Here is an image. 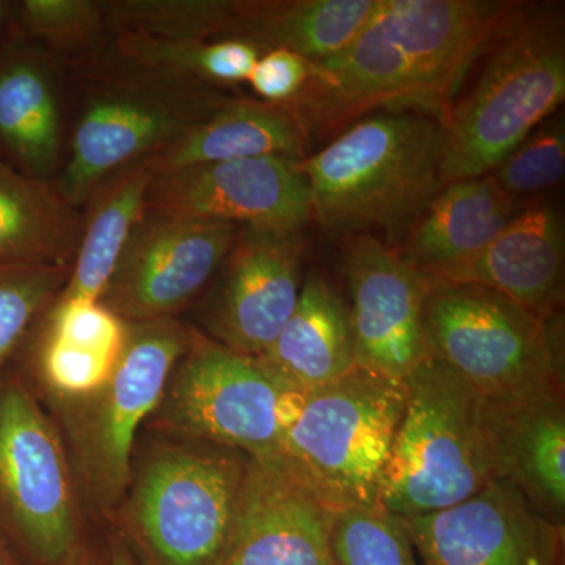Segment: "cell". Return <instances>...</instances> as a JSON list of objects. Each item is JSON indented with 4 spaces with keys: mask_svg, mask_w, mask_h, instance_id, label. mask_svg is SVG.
Segmentation results:
<instances>
[{
    "mask_svg": "<svg viewBox=\"0 0 565 565\" xmlns=\"http://www.w3.org/2000/svg\"><path fill=\"white\" fill-rule=\"evenodd\" d=\"M305 396L258 359L193 330L156 411V423L173 437L247 457L273 456L299 418Z\"/></svg>",
    "mask_w": 565,
    "mask_h": 565,
    "instance_id": "obj_8",
    "label": "cell"
},
{
    "mask_svg": "<svg viewBox=\"0 0 565 565\" xmlns=\"http://www.w3.org/2000/svg\"><path fill=\"white\" fill-rule=\"evenodd\" d=\"M247 460L189 438L151 446L111 516L137 563L225 564Z\"/></svg>",
    "mask_w": 565,
    "mask_h": 565,
    "instance_id": "obj_4",
    "label": "cell"
},
{
    "mask_svg": "<svg viewBox=\"0 0 565 565\" xmlns=\"http://www.w3.org/2000/svg\"><path fill=\"white\" fill-rule=\"evenodd\" d=\"M484 70L445 126L441 180L484 177L565 98V33L559 7H526L486 51Z\"/></svg>",
    "mask_w": 565,
    "mask_h": 565,
    "instance_id": "obj_3",
    "label": "cell"
},
{
    "mask_svg": "<svg viewBox=\"0 0 565 565\" xmlns=\"http://www.w3.org/2000/svg\"><path fill=\"white\" fill-rule=\"evenodd\" d=\"M103 565H140L120 537H114L104 556Z\"/></svg>",
    "mask_w": 565,
    "mask_h": 565,
    "instance_id": "obj_35",
    "label": "cell"
},
{
    "mask_svg": "<svg viewBox=\"0 0 565 565\" xmlns=\"http://www.w3.org/2000/svg\"><path fill=\"white\" fill-rule=\"evenodd\" d=\"M311 73V62L296 52L275 47L264 51L253 66L247 84L259 102L288 104L303 90Z\"/></svg>",
    "mask_w": 565,
    "mask_h": 565,
    "instance_id": "obj_34",
    "label": "cell"
},
{
    "mask_svg": "<svg viewBox=\"0 0 565 565\" xmlns=\"http://www.w3.org/2000/svg\"><path fill=\"white\" fill-rule=\"evenodd\" d=\"M563 315L541 319L501 294L429 280L427 353L490 404L564 394Z\"/></svg>",
    "mask_w": 565,
    "mask_h": 565,
    "instance_id": "obj_6",
    "label": "cell"
},
{
    "mask_svg": "<svg viewBox=\"0 0 565 565\" xmlns=\"http://www.w3.org/2000/svg\"><path fill=\"white\" fill-rule=\"evenodd\" d=\"M377 7L379 0H237L232 40L321 63L344 51Z\"/></svg>",
    "mask_w": 565,
    "mask_h": 565,
    "instance_id": "obj_26",
    "label": "cell"
},
{
    "mask_svg": "<svg viewBox=\"0 0 565 565\" xmlns=\"http://www.w3.org/2000/svg\"><path fill=\"white\" fill-rule=\"evenodd\" d=\"M401 522L422 565H565L564 525L501 479L463 503Z\"/></svg>",
    "mask_w": 565,
    "mask_h": 565,
    "instance_id": "obj_15",
    "label": "cell"
},
{
    "mask_svg": "<svg viewBox=\"0 0 565 565\" xmlns=\"http://www.w3.org/2000/svg\"><path fill=\"white\" fill-rule=\"evenodd\" d=\"M33 329L32 370L39 384L62 404L98 393L117 370L128 322L102 300L57 299Z\"/></svg>",
    "mask_w": 565,
    "mask_h": 565,
    "instance_id": "obj_20",
    "label": "cell"
},
{
    "mask_svg": "<svg viewBox=\"0 0 565 565\" xmlns=\"http://www.w3.org/2000/svg\"><path fill=\"white\" fill-rule=\"evenodd\" d=\"M344 274L356 366L405 381L429 359L424 334L429 278L401 250L364 233L349 243Z\"/></svg>",
    "mask_w": 565,
    "mask_h": 565,
    "instance_id": "obj_14",
    "label": "cell"
},
{
    "mask_svg": "<svg viewBox=\"0 0 565 565\" xmlns=\"http://www.w3.org/2000/svg\"><path fill=\"white\" fill-rule=\"evenodd\" d=\"M258 360L305 393L355 370L348 305L334 286L321 275L307 278L291 318Z\"/></svg>",
    "mask_w": 565,
    "mask_h": 565,
    "instance_id": "obj_24",
    "label": "cell"
},
{
    "mask_svg": "<svg viewBox=\"0 0 565 565\" xmlns=\"http://www.w3.org/2000/svg\"><path fill=\"white\" fill-rule=\"evenodd\" d=\"M14 32L54 55L87 54L106 35L102 0L13 2Z\"/></svg>",
    "mask_w": 565,
    "mask_h": 565,
    "instance_id": "obj_31",
    "label": "cell"
},
{
    "mask_svg": "<svg viewBox=\"0 0 565 565\" xmlns=\"http://www.w3.org/2000/svg\"><path fill=\"white\" fill-rule=\"evenodd\" d=\"M405 397L404 381L356 366L307 393L278 455L338 511L379 504Z\"/></svg>",
    "mask_w": 565,
    "mask_h": 565,
    "instance_id": "obj_7",
    "label": "cell"
},
{
    "mask_svg": "<svg viewBox=\"0 0 565 565\" xmlns=\"http://www.w3.org/2000/svg\"><path fill=\"white\" fill-rule=\"evenodd\" d=\"M54 55L17 32L0 47V161L52 181L63 166L65 117Z\"/></svg>",
    "mask_w": 565,
    "mask_h": 565,
    "instance_id": "obj_19",
    "label": "cell"
},
{
    "mask_svg": "<svg viewBox=\"0 0 565 565\" xmlns=\"http://www.w3.org/2000/svg\"><path fill=\"white\" fill-rule=\"evenodd\" d=\"M154 173L151 159H145L114 174L92 193L85 203L76 258L57 299L102 300L126 245L147 214Z\"/></svg>",
    "mask_w": 565,
    "mask_h": 565,
    "instance_id": "obj_27",
    "label": "cell"
},
{
    "mask_svg": "<svg viewBox=\"0 0 565 565\" xmlns=\"http://www.w3.org/2000/svg\"><path fill=\"white\" fill-rule=\"evenodd\" d=\"M404 382V414L377 497L399 519L444 511L497 481L484 399L430 356Z\"/></svg>",
    "mask_w": 565,
    "mask_h": 565,
    "instance_id": "obj_5",
    "label": "cell"
},
{
    "mask_svg": "<svg viewBox=\"0 0 565 565\" xmlns=\"http://www.w3.org/2000/svg\"><path fill=\"white\" fill-rule=\"evenodd\" d=\"M300 233L241 230L204 315L207 337L259 359L291 318L302 289Z\"/></svg>",
    "mask_w": 565,
    "mask_h": 565,
    "instance_id": "obj_16",
    "label": "cell"
},
{
    "mask_svg": "<svg viewBox=\"0 0 565 565\" xmlns=\"http://www.w3.org/2000/svg\"><path fill=\"white\" fill-rule=\"evenodd\" d=\"M308 139L285 104L230 98L169 148L152 156L156 173L199 163L256 158H307Z\"/></svg>",
    "mask_w": 565,
    "mask_h": 565,
    "instance_id": "obj_22",
    "label": "cell"
},
{
    "mask_svg": "<svg viewBox=\"0 0 565 565\" xmlns=\"http://www.w3.org/2000/svg\"><path fill=\"white\" fill-rule=\"evenodd\" d=\"M192 332L174 318L128 322L125 351L109 382L87 399L62 404L82 492L104 516H114L125 498L141 424L161 405Z\"/></svg>",
    "mask_w": 565,
    "mask_h": 565,
    "instance_id": "obj_11",
    "label": "cell"
},
{
    "mask_svg": "<svg viewBox=\"0 0 565 565\" xmlns=\"http://www.w3.org/2000/svg\"><path fill=\"white\" fill-rule=\"evenodd\" d=\"M501 0H379L340 54L311 63L285 104L305 136L329 137L379 111H412L446 126L468 71L522 9Z\"/></svg>",
    "mask_w": 565,
    "mask_h": 565,
    "instance_id": "obj_1",
    "label": "cell"
},
{
    "mask_svg": "<svg viewBox=\"0 0 565 565\" xmlns=\"http://www.w3.org/2000/svg\"><path fill=\"white\" fill-rule=\"evenodd\" d=\"M565 173L564 115L546 118L490 172L511 199L533 203L534 196L555 188Z\"/></svg>",
    "mask_w": 565,
    "mask_h": 565,
    "instance_id": "obj_33",
    "label": "cell"
},
{
    "mask_svg": "<svg viewBox=\"0 0 565 565\" xmlns=\"http://www.w3.org/2000/svg\"><path fill=\"white\" fill-rule=\"evenodd\" d=\"M527 204L511 199L490 174L449 182L408 228L401 253L422 270L463 262L484 250Z\"/></svg>",
    "mask_w": 565,
    "mask_h": 565,
    "instance_id": "obj_23",
    "label": "cell"
},
{
    "mask_svg": "<svg viewBox=\"0 0 565 565\" xmlns=\"http://www.w3.org/2000/svg\"><path fill=\"white\" fill-rule=\"evenodd\" d=\"M445 126L412 111H379L302 159L311 218L330 232H408L444 189Z\"/></svg>",
    "mask_w": 565,
    "mask_h": 565,
    "instance_id": "obj_2",
    "label": "cell"
},
{
    "mask_svg": "<svg viewBox=\"0 0 565 565\" xmlns=\"http://www.w3.org/2000/svg\"><path fill=\"white\" fill-rule=\"evenodd\" d=\"M79 503L57 426L9 371L0 381V533L29 565H68L84 548Z\"/></svg>",
    "mask_w": 565,
    "mask_h": 565,
    "instance_id": "obj_9",
    "label": "cell"
},
{
    "mask_svg": "<svg viewBox=\"0 0 565 565\" xmlns=\"http://www.w3.org/2000/svg\"><path fill=\"white\" fill-rule=\"evenodd\" d=\"M332 557L333 565H418L404 523L381 504L337 512Z\"/></svg>",
    "mask_w": 565,
    "mask_h": 565,
    "instance_id": "obj_32",
    "label": "cell"
},
{
    "mask_svg": "<svg viewBox=\"0 0 565 565\" xmlns=\"http://www.w3.org/2000/svg\"><path fill=\"white\" fill-rule=\"evenodd\" d=\"M110 35L172 41L232 40L237 0H106Z\"/></svg>",
    "mask_w": 565,
    "mask_h": 565,
    "instance_id": "obj_29",
    "label": "cell"
},
{
    "mask_svg": "<svg viewBox=\"0 0 565 565\" xmlns=\"http://www.w3.org/2000/svg\"><path fill=\"white\" fill-rule=\"evenodd\" d=\"M337 512L280 455L248 457L223 565H333Z\"/></svg>",
    "mask_w": 565,
    "mask_h": 565,
    "instance_id": "obj_17",
    "label": "cell"
},
{
    "mask_svg": "<svg viewBox=\"0 0 565 565\" xmlns=\"http://www.w3.org/2000/svg\"><path fill=\"white\" fill-rule=\"evenodd\" d=\"M484 422L497 479L514 486L550 522L564 525V394L514 404L484 401Z\"/></svg>",
    "mask_w": 565,
    "mask_h": 565,
    "instance_id": "obj_21",
    "label": "cell"
},
{
    "mask_svg": "<svg viewBox=\"0 0 565 565\" xmlns=\"http://www.w3.org/2000/svg\"><path fill=\"white\" fill-rule=\"evenodd\" d=\"M0 565H29L2 533H0Z\"/></svg>",
    "mask_w": 565,
    "mask_h": 565,
    "instance_id": "obj_37",
    "label": "cell"
},
{
    "mask_svg": "<svg viewBox=\"0 0 565 565\" xmlns=\"http://www.w3.org/2000/svg\"><path fill=\"white\" fill-rule=\"evenodd\" d=\"M84 214L54 181L35 180L0 161V267L73 266Z\"/></svg>",
    "mask_w": 565,
    "mask_h": 565,
    "instance_id": "obj_25",
    "label": "cell"
},
{
    "mask_svg": "<svg viewBox=\"0 0 565 565\" xmlns=\"http://www.w3.org/2000/svg\"><path fill=\"white\" fill-rule=\"evenodd\" d=\"M241 226L145 214L102 297L126 322L173 318L221 270Z\"/></svg>",
    "mask_w": 565,
    "mask_h": 565,
    "instance_id": "obj_13",
    "label": "cell"
},
{
    "mask_svg": "<svg viewBox=\"0 0 565 565\" xmlns=\"http://www.w3.org/2000/svg\"><path fill=\"white\" fill-rule=\"evenodd\" d=\"M223 98L206 85L131 71L103 76L74 125L58 192L81 210L104 181L169 148Z\"/></svg>",
    "mask_w": 565,
    "mask_h": 565,
    "instance_id": "obj_10",
    "label": "cell"
},
{
    "mask_svg": "<svg viewBox=\"0 0 565 565\" xmlns=\"http://www.w3.org/2000/svg\"><path fill=\"white\" fill-rule=\"evenodd\" d=\"M14 33L13 24V2L0 0V47L6 44Z\"/></svg>",
    "mask_w": 565,
    "mask_h": 565,
    "instance_id": "obj_36",
    "label": "cell"
},
{
    "mask_svg": "<svg viewBox=\"0 0 565 565\" xmlns=\"http://www.w3.org/2000/svg\"><path fill=\"white\" fill-rule=\"evenodd\" d=\"M111 44L121 71L206 87L247 82L263 54L244 40L172 41L117 35Z\"/></svg>",
    "mask_w": 565,
    "mask_h": 565,
    "instance_id": "obj_28",
    "label": "cell"
},
{
    "mask_svg": "<svg viewBox=\"0 0 565 565\" xmlns=\"http://www.w3.org/2000/svg\"><path fill=\"white\" fill-rule=\"evenodd\" d=\"M104 557L102 561L96 559V556L93 555L90 550L88 548H82L79 553H77L76 556L71 559V563L68 565H103Z\"/></svg>",
    "mask_w": 565,
    "mask_h": 565,
    "instance_id": "obj_38",
    "label": "cell"
},
{
    "mask_svg": "<svg viewBox=\"0 0 565 565\" xmlns=\"http://www.w3.org/2000/svg\"><path fill=\"white\" fill-rule=\"evenodd\" d=\"M68 267H0V381L65 288Z\"/></svg>",
    "mask_w": 565,
    "mask_h": 565,
    "instance_id": "obj_30",
    "label": "cell"
},
{
    "mask_svg": "<svg viewBox=\"0 0 565 565\" xmlns=\"http://www.w3.org/2000/svg\"><path fill=\"white\" fill-rule=\"evenodd\" d=\"M564 267L563 217L555 207L534 200L484 250L423 273L434 281L481 286L537 318L550 319L563 310Z\"/></svg>",
    "mask_w": 565,
    "mask_h": 565,
    "instance_id": "obj_18",
    "label": "cell"
},
{
    "mask_svg": "<svg viewBox=\"0 0 565 565\" xmlns=\"http://www.w3.org/2000/svg\"><path fill=\"white\" fill-rule=\"evenodd\" d=\"M302 159L199 163L154 173L147 214L233 223L258 232L302 233L311 221Z\"/></svg>",
    "mask_w": 565,
    "mask_h": 565,
    "instance_id": "obj_12",
    "label": "cell"
}]
</instances>
